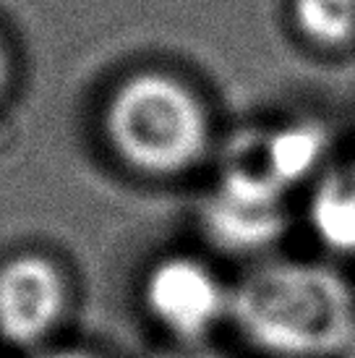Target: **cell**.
Returning a JSON list of instances; mask_svg holds the SVG:
<instances>
[{"label": "cell", "instance_id": "1", "mask_svg": "<svg viewBox=\"0 0 355 358\" xmlns=\"http://www.w3.org/2000/svg\"><path fill=\"white\" fill-rule=\"evenodd\" d=\"M230 319L275 358H337L355 335V288L321 262L272 259L230 288Z\"/></svg>", "mask_w": 355, "mask_h": 358}, {"label": "cell", "instance_id": "2", "mask_svg": "<svg viewBox=\"0 0 355 358\" xmlns=\"http://www.w3.org/2000/svg\"><path fill=\"white\" fill-rule=\"evenodd\" d=\"M110 152L136 176L178 178L204 159L212 118L198 92L159 69L133 71L110 90L102 108Z\"/></svg>", "mask_w": 355, "mask_h": 358}, {"label": "cell", "instance_id": "3", "mask_svg": "<svg viewBox=\"0 0 355 358\" xmlns=\"http://www.w3.org/2000/svg\"><path fill=\"white\" fill-rule=\"evenodd\" d=\"M326 141V131L311 120L243 131L227 147L217 186L264 199H285L287 191L319 168Z\"/></svg>", "mask_w": 355, "mask_h": 358}, {"label": "cell", "instance_id": "4", "mask_svg": "<svg viewBox=\"0 0 355 358\" xmlns=\"http://www.w3.org/2000/svg\"><path fill=\"white\" fill-rule=\"evenodd\" d=\"M144 308L175 343H204L230 317V288L204 259L170 254L149 267Z\"/></svg>", "mask_w": 355, "mask_h": 358}, {"label": "cell", "instance_id": "5", "mask_svg": "<svg viewBox=\"0 0 355 358\" xmlns=\"http://www.w3.org/2000/svg\"><path fill=\"white\" fill-rule=\"evenodd\" d=\"M71 301L66 272L45 254H16L0 264V340L37 348L60 327Z\"/></svg>", "mask_w": 355, "mask_h": 358}, {"label": "cell", "instance_id": "6", "mask_svg": "<svg viewBox=\"0 0 355 358\" xmlns=\"http://www.w3.org/2000/svg\"><path fill=\"white\" fill-rule=\"evenodd\" d=\"M198 220L209 243L236 257L272 249L287 228L285 201L248 196L219 186L201 204Z\"/></svg>", "mask_w": 355, "mask_h": 358}, {"label": "cell", "instance_id": "7", "mask_svg": "<svg viewBox=\"0 0 355 358\" xmlns=\"http://www.w3.org/2000/svg\"><path fill=\"white\" fill-rule=\"evenodd\" d=\"M308 225L321 246L355 257V159L316 180L308 201Z\"/></svg>", "mask_w": 355, "mask_h": 358}, {"label": "cell", "instance_id": "8", "mask_svg": "<svg viewBox=\"0 0 355 358\" xmlns=\"http://www.w3.org/2000/svg\"><path fill=\"white\" fill-rule=\"evenodd\" d=\"M290 21L308 45L321 50L355 42V0H290Z\"/></svg>", "mask_w": 355, "mask_h": 358}, {"label": "cell", "instance_id": "9", "mask_svg": "<svg viewBox=\"0 0 355 358\" xmlns=\"http://www.w3.org/2000/svg\"><path fill=\"white\" fill-rule=\"evenodd\" d=\"M152 358H227V356L215 348H209L207 343H175L173 348L159 350Z\"/></svg>", "mask_w": 355, "mask_h": 358}, {"label": "cell", "instance_id": "10", "mask_svg": "<svg viewBox=\"0 0 355 358\" xmlns=\"http://www.w3.org/2000/svg\"><path fill=\"white\" fill-rule=\"evenodd\" d=\"M31 358H99L97 353L92 350H81V348H55V350H42Z\"/></svg>", "mask_w": 355, "mask_h": 358}, {"label": "cell", "instance_id": "11", "mask_svg": "<svg viewBox=\"0 0 355 358\" xmlns=\"http://www.w3.org/2000/svg\"><path fill=\"white\" fill-rule=\"evenodd\" d=\"M8 84H10V58L3 40H0V100H3V94L8 90Z\"/></svg>", "mask_w": 355, "mask_h": 358}, {"label": "cell", "instance_id": "12", "mask_svg": "<svg viewBox=\"0 0 355 358\" xmlns=\"http://www.w3.org/2000/svg\"><path fill=\"white\" fill-rule=\"evenodd\" d=\"M337 358H355V335H353V340H350V343L345 345V350H342V353H340Z\"/></svg>", "mask_w": 355, "mask_h": 358}]
</instances>
